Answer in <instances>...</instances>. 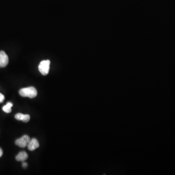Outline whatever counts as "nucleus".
<instances>
[{
	"mask_svg": "<svg viewBox=\"0 0 175 175\" xmlns=\"http://www.w3.org/2000/svg\"><path fill=\"white\" fill-rule=\"evenodd\" d=\"M28 155L24 151H22L19 153L16 157V160L20 162H24L28 159Z\"/></svg>",
	"mask_w": 175,
	"mask_h": 175,
	"instance_id": "7",
	"label": "nucleus"
},
{
	"mask_svg": "<svg viewBox=\"0 0 175 175\" xmlns=\"http://www.w3.org/2000/svg\"><path fill=\"white\" fill-rule=\"evenodd\" d=\"M30 140L31 139L29 137L28 135H25L21 137V138L17 139L15 141V144L19 146V147L24 148L27 146Z\"/></svg>",
	"mask_w": 175,
	"mask_h": 175,
	"instance_id": "3",
	"label": "nucleus"
},
{
	"mask_svg": "<svg viewBox=\"0 0 175 175\" xmlns=\"http://www.w3.org/2000/svg\"><path fill=\"white\" fill-rule=\"evenodd\" d=\"M4 100V96L3 94L0 93V103H3Z\"/></svg>",
	"mask_w": 175,
	"mask_h": 175,
	"instance_id": "9",
	"label": "nucleus"
},
{
	"mask_svg": "<svg viewBox=\"0 0 175 175\" xmlns=\"http://www.w3.org/2000/svg\"><path fill=\"white\" fill-rule=\"evenodd\" d=\"M15 117L17 120L22 121L24 123H27L30 119V117L28 114H23L21 113L16 114Z\"/></svg>",
	"mask_w": 175,
	"mask_h": 175,
	"instance_id": "6",
	"label": "nucleus"
},
{
	"mask_svg": "<svg viewBox=\"0 0 175 175\" xmlns=\"http://www.w3.org/2000/svg\"><path fill=\"white\" fill-rule=\"evenodd\" d=\"M9 62L8 57L4 51H0V68H4L7 65Z\"/></svg>",
	"mask_w": 175,
	"mask_h": 175,
	"instance_id": "4",
	"label": "nucleus"
},
{
	"mask_svg": "<svg viewBox=\"0 0 175 175\" xmlns=\"http://www.w3.org/2000/svg\"><path fill=\"white\" fill-rule=\"evenodd\" d=\"M50 62L49 60H43L39 66V71L43 75H48L49 72Z\"/></svg>",
	"mask_w": 175,
	"mask_h": 175,
	"instance_id": "2",
	"label": "nucleus"
},
{
	"mask_svg": "<svg viewBox=\"0 0 175 175\" xmlns=\"http://www.w3.org/2000/svg\"><path fill=\"white\" fill-rule=\"evenodd\" d=\"M13 106V104L11 102H8L7 105L3 107V110L6 113H10L11 112V108Z\"/></svg>",
	"mask_w": 175,
	"mask_h": 175,
	"instance_id": "8",
	"label": "nucleus"
},
{
	"mask_svg": "<svg viewBox=\"0 0 175 175\" xmlns=\"http://www.w3.org/2000/svg\"><path fill=\"white\" fill-rule=\"evenodd\" d=\"M22 166H23V168H26L27 166V163H26V162H23V163H22Z\"/></svg>",
	"mask_w": 175,
	"mask_h": 175,
	"instance_id": "10",
	"label": "nucleus"
},
{
	"mask_svg": "<svg viewBox=\"0 0 175 175\" xmlns=\"http://www.w3.org/2000/svg\"><path fill=\"white\" fill-rule=\"evenodd\" d=\"M3 150L1 149V148H0V157H1L2 156V155H3Z\"/></svg>",
	"mask_w": 175,
	"mask_h": 175,
	"instance_id": "11",
	"label": "nucleus"
},
{
	"mask_svg": "<svg viewBox=\"0 0 175 175\" xmlns=\"http://www.w3.org/2000/svg\"><path fill=\"white\" fill-rule=\"evenodd\" d=\"M19 94L22 97H27L30 98H34L37 95L36 89L33 87L21 89L19 91Z\"/></svg>",
	"mask_w": 175,
	"mask_h": 175,
	"instance_id": "1",
	"label": "nucleus"
},
{
	"mask_svg": "<svg viewBox=\"0 0 175 175\" xmlns=\"http://www.w3.org/2000/svg\"><path fill=\"white\" fill-rule=\"evenodd\" d=\"M39 142L37 141V139L35 138L31 139L29 143H28L27 145V147H28V149L30 150V151H33L34 150L37 149L39 147Z\"/></svg>",
	"mask_w": 175,
	"mask_h": 175,
	"instance_id": "5",
	"label": "nucleus"
}]
</instances>
